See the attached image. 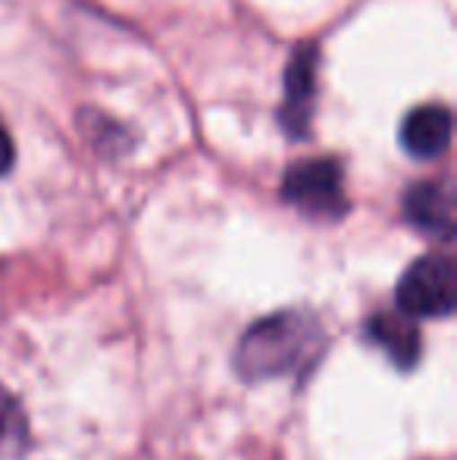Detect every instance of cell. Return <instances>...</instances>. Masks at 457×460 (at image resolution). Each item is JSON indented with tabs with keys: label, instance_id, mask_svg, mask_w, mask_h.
<instances>
[{
	"label": "cell",
	"instance_id": "1",
	"mask_svg": "<svg viewBox=\"0 0 457 460\" xmlns=\"http://www.w3.org/2000/svg\"><path fill=\"white\" fill-rule=\"evenodd\" d=\"M326 348V329L307 310H279L257 320L242 335L235 369L248 382L304 376Z\"/></svg>",
	"mask_w": 457,
	"mask_h": 460
},
{
	"label": "cell",
	"instance_id": "2",
	"mask_svg": "<svg viewBox=\"0 0 457 460\" xmlns=\"http://www.w3.org/2000/svg\"><path fill=\"white\" fill-rule=\"evenodd\" d=\"M457 301L454 263L442 254L414 261L398 279L395 304L401 316H448Z\"/></svg>",
	"mask_w": 457,
	"mask_h": 460
},
{
	"label": "cell",
	"instance_id": "3",
	"mask_svg": "<svg viewBox=\"0 0 457 460\" xmlns=\"http://www.w3.org/2000/svg\"><path fill=\"white\" fill-rule=\"evenodd\" d=\"M282 198L311 217H342L347 210L342 164L336 157L301 160L282 179Z\"/></svg>",
	"mask_w": 457,
	"mask_h": 460
},
{
	"label": "cell",
	"instance_id": "4",
	"mask_svg": "<svg viewBox=\"0 0 457 460\" xmlns=\"http://www.w3.org/2000/svg\"><path fill=\"white\" fill-rule=\"evenodd\" d=\"M313 101H317V48L304 44L294 50L286 69V97L279 107V122L292 138L311 132Z\"/></svg>",
	"mask_w": 457,
	"mask_h": 460
},
{
	"label": "cell",
	"instance_id": "5",
	"mask_svg": "<svg viewBox=\"0 0 457 460\" xmlns=\"http://www.w3.org/2000/svg\"><path fill=\"white\" fill-rule=\"evenodd\" d=\"M404 154L414 160H435L448 151L452 141V110L445 103H420L410 113H404L401 128H398Z\"/></svg>",
	"mask_w": 457,
	"mask_h": 460
},
{
	"label": "cell",
	"instance_id": "6",
	"mask_svg": "<svg viewBox=\"0 0 457 460\" xmlns=\"http://www.w3.org/2000/svg\"><path fill=\"white\" fill-rule=\"evenodd\" d=\"M404 217L426 235L452 238L454 198L445 182H420L404 191Z\"/></svg>",
	"mask_w": 457,
	"mask_h": 460
},
{
	"label": "cell",
	"instance_id": "7",
	"mask_svg": "<svg viewBox=\"0 0 457 460\" xmlns=\"http://www.w3.org/2000/svg\"><path fill=\"white\" fill-rule=\"evenodd\" d=\"M366 339L401 369H410L420 360V329L401 314H376L366 323Z\"/></svg>",
	"mask_w": 457,
	"mask_h": 460
},
{
	"label": "cell",
	"instance_id": "8",
	"mask_svg": "<svg viewBox=\"0 0 457 460\" xmlns=\"http://www.w3.org/2000/svg\"><path fill=\"white\" fill-rule=\"evenodd\" d=\"M29 448V417L10 388L0 385V460H19Z\"/></svg>",
	"mask_w": 457,
	"mask_h": 460
},
{
	"label": "cell",
	"instance_id": "9",
	"mask_svg": "<svg viewBox=\"0 0 457 460\" xmlns=\"http://www.w3.org/2000/svg\"><path fill=\"white\" fill-rule=\"evenodd\" d=\"M13 160H16V147H13V138L6 132V126L0 122V176L13 170Z\"/></svg>",
	"mask_w": 457,
	"mask_h": 460
}]
</instances>
